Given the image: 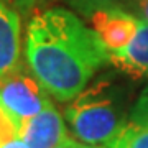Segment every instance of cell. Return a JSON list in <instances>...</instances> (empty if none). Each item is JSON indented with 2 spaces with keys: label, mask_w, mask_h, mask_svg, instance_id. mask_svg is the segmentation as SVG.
Returning a JSON list of instances; mask_svg holds the SVG:
<instances>
[{
  "label": "cell",
  "mask_w": 148,
  "mask_h": 148,
  "mask_svg": "<svg viewBox=\"0 0 148 148\" xmlns=\"http://www.w3.org/2000/svg\"><path fill=\"white\" fill-rule=\"evenodd\" d=\"M25 58L53 99L69 102L110 64L109 49L76 12L49 7L35 12L27 25Z\"/></svg>",
  "instance_id": "1"
},
{
  "label": "cell",
  "mask_w": 148,
  "mask_h": 148,
  "mask_svg": "<svg viewBox=\"0 0 148 148\" xmlns=\"http://www.w3.org/2000/svg\"><path fill=\"white\" fill-rule=\"evenodd\" d=\"M64 117L77 140L109 147L128 122L130 90L117 71H106L69 101Z\"/></svg>",
  "instance_id": "2"
},
{
  "label": "cell",
  "mask_w": 148,
  "mask_h": 148,
  "mask_svg": "<svg viewBox=\"0 0 148 148\" xmlns=\"http://www.w3.org/2000/svg\"><path fill=\"white\" fill-rule=\"evenodd\" d=\"M49 104H53L49 94L23 61L0 77V107H3L18 125L40 114Z\"/></svg>",
  "instance_id": "3"
},
{
  "label": "cell",
  "mask_w": 148,
  "mask_h": 148,
  "mask_svg": "<svg viewBox=\"0 0 148 148\" xmlns=\"http://www.w3.org/2000/svg\"><path fill=\"white\" fill-rule=\"evenodd\" d=\"M89 21L109 51L125 48L133 40L138 28V16L119 7L97 10Z\"/></svg>",
  "instance_id": "4"
},
{
  "label": "cell",
  "mask_w": 148,
  "mask_h": 148,
  "mask_svg": "<svg viewBox=\"0 0 148 148\" xmlns=\"http://www.w3.org/2000/svg\"><path fill=\"white\" fill-rule=\"evenodd\" d=\"M18 133L28 148H54L68 138L64 119L54 104H49L40 114L23 120Z\"/></svg>",
  "instance_id": "5"
},
{
  "label": "cell",
  "mask_w": 148,
  "mask_h": 148,
  "mask_svg": "<svg viewBox=\"0 0 148 148\" xmlns=\"http://www.w3.org/2000/svg\"><path fill=\"white\" fill-rule=\"evenodd\" d=\"M110 64L133 81L148 79V21L138 18L137 33L122 49L109 51Z\"/></svg>",
  "instance_id": "6"
},
{
  "label": "cell",
  "mask_w": 148,
  "mask_h": 148,
  "mask_svg": "<svg viewBox=\"0 0 148 148\" xmlns=\"http://www.w3.org/2000/svg\"><path fill=\"white\" fill-rule=\"evenodd\" d=\"M5 0H0V77L21 61V18Z\"/></svg>",
  "instance_id": "7"
},
{
  "label": "cell",
  "mask_w": 148,
  "mask_h": 148,
  "mask_svg": "<svg viewBox=\"0 0 148 148\" xmlns=\"http://www.w3.org/2000/svg\"><path fill=\"white\" fill-rule=\"evenodd\" d=\"M107 148H148V94L140 97L125 127Z\"/></svg>",
  "instance_id": "8"
},
{
  "label": "cell",
  "mask_w": 148,
  "mask_h": 148,
  "mask_svg": "<svg viewBox=\"0 0 148 148\" xmlns=\"http://www.w3.org/2000/svg\"><path fill=\"white\" fill-rule=\"evenodd\" d=\"M64 3H68L79 16H84L86 20H89L97 10L102 8H125L135 12L138 0H63Z\"/></svg>",
  "instance_id": "9"
},
{
  "label": "cell",
  "mask_w": 148,
  "mask_h": 148,
  "mask_svg": "<svg viewBox=\"0 0 148 148\" xmlns=\"http://www.w3.org/2000/svg\"><path fill=\"white\" fill-rule=\"evenodd\" d=\"M7 3L15 8L21 16L25 15H33L35 12H38V8H41L45 3H48L49 0H5Z\"/></svg>",
  "instance_id": "10"
},
{
  "label": "cell",
  "mask_w": 148,
  "mask_h": 148,
  "mask_svg": "<svg viewBox=\"0 0 148 148\" xmlns=\"http://www.w3.org/2000/svg\"><path fill=\"white\" fill-rule=\"evenodd\" d=\"M138 18L148 21V0H138L137 2V8H135Z\"/></svg>",
  "instance_id": "11"
},
{
  "label": "cell",
  "mask_w": 148,
  "mask_h": 148,
  "mask_svg": "<svg viewBox=\"0 0 148 148\" xmlns=\"http://www.w3.org/2000/svg\"><path fill=\"white\" fill-rule=\"evenodd\" d=\"M76 145H77L76 140H73V138H66V140H63V142L59 143V145H56L54 148H76Z\"/></svg>",
  "instance_id": "12"
},
{
  "label": "cell",
  "mask_w": 148,
  "mask_h": 148,
  "mask_svg": "<svg viewBox=\"0 0 148 148\" xmlns=\"http://www.w3.org/2000/svg\"><path fill=\"white\" fill-rule=\"evenodd\" d=\"M76 148H107L104 145H89V143H77Z\"/></svg>",
  "instance_id": "13"
}]
</instances>
